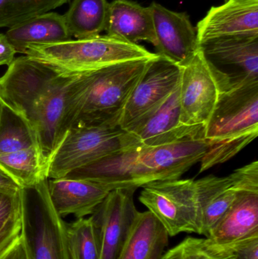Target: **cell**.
Masks as SVG:
<instances>
[{
    "label": "cell",
    "mask_w": 258,
    "mask_h": 259,
    "mask_svg": "<svg viewBox=\"0 0 258 259\" xmlns=\"http://www.w3.org/2000/svg\"><path fill=\"white\" fill-rule=\"evenodd\" d=\"M208 151L202 138L165 146H135L69 172L64 178L88 180L109 187L135 188L156 181L179 179L200 162Z\"/></svg>",
    "instance_id": "1"
},
{
    "label": "cell",
    "mask_w": 258,
    "mask_h": 259,
    "mask_svg": "<svg viewBox=\"0 0 258 259\" xmlns=\"http://www.w3.org/2000/svg\"><path fill=\"white\" fill-rule=\"evenodd\" d=\"M154 57L113 64L74 77L65 93L60 143L74 127H119L126 103Z\"/></svg>",
    "instance_id": "2"
},
{
    "label": "cell",
    "mask_w": 258,
    "mask_h": 259,
    "mask_svg": "<svg viewBox=\"0 0 258 259\" xmlns=\"http://www.w3.org/2000/svg\"><path fill=\"white\" fill-rule=\"evenodd\" d=\"M258 135V77H228L201 137L208 143L200 173L222 164Z\"/></svg>",
    "instance_id": "3"
},
{
    "label": "cell",
    "mask_w": 258,
    "mask_h": 259,
    "mask_svg": "<svg viewBox=\"0 0 258 259\" xmlns=\"http://www.w3.org/2000/svg\"><path fill=\"white\" fill-rule=\"evenodd\" d=\"M24 54L51 67L63 77H75L107 65L156 56L139 44L108 35L31 45Z\"/></svg>",
    "instance_id": "4"
},
{
    "label": "cell",
    "mask_w": 258,
    "mask_h": 259,
    "mask_svg": "<svg viewBox=\"0 0 258 259\" xmlns=\"http://www.w3.org/2000/svg\"><path fill=\"white\" fill-rule=\"evenodd\" d=\"M21 236L26 259H76L68 225L51 204L48 178L21 190Z\"/></svg>",
    "instance_id": "5"
},
{
    "label": "cell",
    "mask_w": 258,
    "mask_h": 259,
    "mask_svg": "<svg viewBox=\"0 0 258 259\" xmlns=\"http://www.w3.org/2000/svg\"><path fill=\"white\" fill-rule=\"evenodd\" d=\"M133 146L130 134L119 127L71 128L48 162L46 178H64L72 170Z\"/></svg>",
    "instance_id": "6"
},
{
    "label": "cell",
    "mask_w": 258,
    "mask_h": 259,
    "mask_svg": "<svg viewBox=\"0 0 258 259\" xmlns=\"http://www.w3.org/2000/svg\"><path fill=\"white\" fill-rule=\"evenodd\" d=\"M0 167L22 188L46 178V166L34 130L24 117L3 103L0 109Z\"/></svg>",
    "instance_id": "7"
},
{
    "label": "cell",
    "mask_w": 258,
    "mask_h": 259,
    "mask_svg": "<svg viewBox=\"0 0 258 259\" xmlns=\"http://www.w3.org/2000/svg\"><path fill=\"white\" fill-rule=\"evenodd\" d=\"M63 77L39 61L21 56L0 77V99L32 125L44 102Z\"/></svg>",
    "instance_id": "8"
},
{
    "label": "cell",
    "mask_w": 258,
    "mask_h": 259,
    "mask_svg": "<svg viewBox=\"0 0 258 259\" xmlns=\"http://www.w3.org/2000/svg\"><path fill=\"white\" fill-rule=\"evenodd\" d=\"M227 76L210 65L199 52L181 66L179 84L180 122L195 137L210 118Z\"/></svg>",
    "instance_id": "9"
},
{
    "label": "cell",
    "mask_w": 258,
    "mask_h": 259,
    "mask_svg": "<svg viewBox=\"0 0 258 259\" xmlns=\"http://www.w3.org/2000/svg\"><path fill=\"white\" fill-rule=\"evenodd\" d=\"M142 188L139 201L159 221L170 237L181 233L200 235L193 179L156 181Z\"/></svg>",
    "instance_id": "10"
},
{
    "label": "cell",
    "mask_w": 258,
    "mask_h": 259,
    "mask_svg": "<svg viewBox=\"0 0 258 259\" xmlns=\"http://www.w3.org/2000/svg\"><path fill=\"white\" fill-rule=\"evenodd\" d=\"M195 184L200 235L206 237L241 193L258 190L257 161L236 169L229 176L209 175Z\"/></svg>",
    "instance_id": "11"
},
{
    "label": "cell",
    "mask_w": 258,
    "mask_h": 259,
    "mask_svg": "<svg viewBox=\"0 0 258 259\" xmlns=\"http://www.w3.org/2000/svg\"><path fill=\"white\" fill-rule=\"evenodd\" d=\"M181 66L156 55L124 106L119 127L127 131L154 112L178 88Z\"/></svg>",
    "instance_id": "12"
},
{
    "label": "cell",
    "mask_w": 258,
    "mask_h": 259,
    "mask_svg": "<svg viewBox=\"0 0 258 259\" xmlns=\"http://www.w3.org/2000/svg\"><path fill=\"white\" fill-rule=\"evenodd\" d=\"M135 188L111 190L91 214L99 240L101 259H116L139 211Z\"/></svg>",
    "instance_id": "13"
},
{
    "label": "cell",
    "mask_w": 258,
    "mask_h": 259,
    "mask_svg": "<svg viewBox=\"0 0 258 259\" xmlns=\"http://www.w3.org/2000/svg\"><path fill=\"white\" fill-rule=\"evenodd\" d=\"M200 54L231 78L258 77V32L227 35L198 42Z\"/></svg>",
    "instance_id": "14"
},
{
    "label": "cell",
    "mask_w": 258,
    "mask_h": 259,
    "mask_svg": "<svg viewBox=\"0 0 258 259\" xmlns=\"http://www.w3.org/2000/svg\"><path fill=\"white\" fill-rule=\"evenodd\" d=\"M156 36V54L180 66L198 53L196 30L187 14L169 10L157 3L149 6Z\"/></svg>",
    "instance_id": "15"
},
{
    "label": "cell",
    "mask_w": 258,
    "mask_h": 259,
    "mask_svg": "<svg viewBox=\"0 0 258 259\" xmlns=\"http://www.w3.org/2000/svg\"><path fill=\"white\" fill-rule=\"evenodd\" d=\"M135 146H165L189 138L192 135L180 122L179 86L162 106L127 131Z\"/></svg>",
    "instance_id": "16"
},
{
    "label": "cell",
    "mask_w": 258,
    "mask_h": 259,
    "mask_svg": "<svg viewBox=\"0 0 258 259\" xmlns=\"http://www.w3.org/2000/svg\"><path fill=\"white\" fill-rule=\"evenodd\" d=\"M198 42L227 35L258 32V0H225L198 23Z\"/></svg>",
    "instance_id": "17"
},
{
    "label": "cell",
    "mask_w": 258,
    "mask_h": 259,
    "mask_svg": "<svg viewBox=\"0 0 258 259\" xmlns=\"http://www.w3.org/2000/svg\"><path fill=\"white\" fill-rule=\"evenodd\" d=\"M51 204L61 217L73 214L77 219L91 215L104 200L110 189L88 180L48 179Z\"/></svg>",
    "instance_id": "18"
},
{
    "label": "cell",
    "mask_w": 258,
    "mask_h": 259,
    "mask_svg": "<svg viewBox=\"0 0 258 259\" xmlns=\"http://www.w3.org/2000/svg\"><path fill=\"white\" fill-rule=\"evenodd\" d=\"M258 236V190L241 193L233 205L212 227L207 238L216 244L233 248Z\"/></svg>",
    "instance_id": "19"
},
{
    "label": "cell",
    "mask_w": 258,
    "mask_h": 259,
    "mask_svg": "<svg viewBox=\"0 0 258 259\" xmlns=\"http://www.w3.org/2000/svg\"><path fill=\"white\" fill-rule=\"evenodd\" d=\"M106 35L128 42L138 44L146 41L156 45L151 9L129 0H114L109 3Z\"/></svg>",
    "instance_id": "20"
},
{
    "label": "cell",
    "mask_w": 258,
    "mask_h": 259,
    "mask_svg": "<svg viewBox=\"0 0 258 259\" xmlns=\"http://www.w3.org/2000/svg\"><path fill=\"white\" fill-rule=\"evenodd\" d=\"M169 237L149 211H139L116 259H162Z\"/></svg>",
    "instance_id": "21"
},
{
    "label": "cell",
    "mask_w": 258,
    "mask_h": 259,
    "mask_svg": "<svg viewBox=\"0 0 258 259\" xmlns=\"http://www.w3.org/2000/svg\"><path fill=\"white\" fill-rule=\"evenodd\" d=\"M6 36L17 53L23 54L31 45L71 39L64 15L49 12L36 15L10 27Z\"/></svg>",
    "instance_id": "22"
},
{
    "label": "cell",
    "mask_w": 258,
    "mask_h": 259,
    "mask_svg": "<svg viewBox=\"0 0 258 259\" xmlns=\"http://www.w3.org/2000/svg\"><path fill=\"white\" fill-rule=\"evenodd\" d=\"M107 0H73L64 15L67 28L77 39L98 36L107 21Z\"/></svg>",
    "instance_id": "23"
},
{
    "label": "cell",
    "mask_w": 258,
    "mask_h": 259,
    "mask_svg": "<svg viewBox=\"0 0 258 259\" xmlns=\"http://www.w3.org/2000/svg\"><path fill=\"white\" fill-rule=\"evenodd\" d=\"M70 0H0V27H12Z\"/></svg>",
    "instance_id": "24"
},
{
    "label": "cell",
    "mask_w": 258,
    "mask_h": 259,
    "mask_svg": "<svg viewBox=\"0 0 258 259\" xmlns=\"http://www.w3.org/2000/svg\"><path fill=\"white\" fill-rule=\"evenodd\" d=\"M162 259H236L232 247L223 246L212 240L186 237L164 253Z\"/></svg>",
    "instance_id": "25"
},
{
    "label": "cell",
    "mask_w": 258,
    "mask_h": 259,
    "mask_svg": "<svg viewBox=\"0 0 258 259\" xmlns=\"http://www.w3.org/2000/svg\"><path fill=\"white\" fill-rule=\"evenodd\" d=\"M68 231L76 259H101L99 240L91 217L77 219L68 225Z\"/></svg>",
    "instance_id": "26"
},
{
    "label": "cell",
    "mask_w": 258,
    "mask_h": 259,
    "mask_svg": "<svg viewBox=\"0 0 258 259\" xmlns=\"http://www.w3.org/2000/svg\"><path fill=\"white\" fill-rule=\"evenodd\" d=\"M21 213V191L9 193L0 190V231Z\"/></svg>",
    "instance_id": "27"
},
{
    "label": "cell",
    "mask_w": 258,
    "mask_h": 259,
    "mask_svg": "<svg viewBox=\"0 0 258 259\" xmlns=\"http://www.w3.org/2000/svg\"><path fill=\"white\" fill-rule=\"evenodd\" d=\"M21 219L19 215L0 231V252L16 240L21 236Z\"/></svg>",
    "instance_id": "28"
},
{
    "label": "cell",
    "mask_w": 258,
    "mask_h": 259,
    "mask_svg": "<svg viewBox=\"0 0 258 259\" xmlns=\"http://www.w3.org/2000/svg\"><path fill=\"white\" fill-rule=\"evenodd\" d=\"M236 259H258V236L235 245Z\"/></svg>",
    "instance_id": "29"
},
{
    "label": "cell",
    "mask_w": 258,
    "mask_h": 259,
    "mask_svg": "<svg viewBox=\"0 0 258 259\" xmlns=\"http://www.w3.org/2000/svg\"><path fill=\"white\" fill-rule=\"evenodd\" d=\"M17 52L9 42L6 34L0 33V66L9 65L15 60Z\"/></svg>",
    "instance_id": "30"
},
{
    "label": "cell",
    "mask_w": 258,
    "mask_h": 259,
    "mask_svg": "<svg viewBox=\"0 0 258 259\" xmlns=\"http://www.w3.org/2000/svg\"><path fill=\"white\" fill-rule=\"evenodd\" d=\"M0 259H26L21 236L3 252H0Z\"/></svg>",
    "instance_id": "31"
},
{
    "label": "cell",
    "mask_w": 258,
    "mask_h": 259,
    "mask_svg": "<svg viewBox=\"0 0 258 259\" xmlns=\"http://www.w3.org/2000/svg\"><path fill=\"white\" fill-rule=\"evenodd\" d=\"M22 187L0 167V190L9 193H18Z\"/></svg>",
    "instance_id": "32"
},
{
    "label": "cell",
    "mask_w": 258,
    "mask_h": 259,
    "mask_svg": "<svg viewBox=\"0 0 258 259\" xmlns=\"http://www.w3.org/2000/svg\"><path fill=\"white\" fill-rule=\"evenodd\" d=\"M2 105H3V102H2L1 99H0V109H1Z\"/></svg>",
    "instance_id": "33"
}]
</instances>
